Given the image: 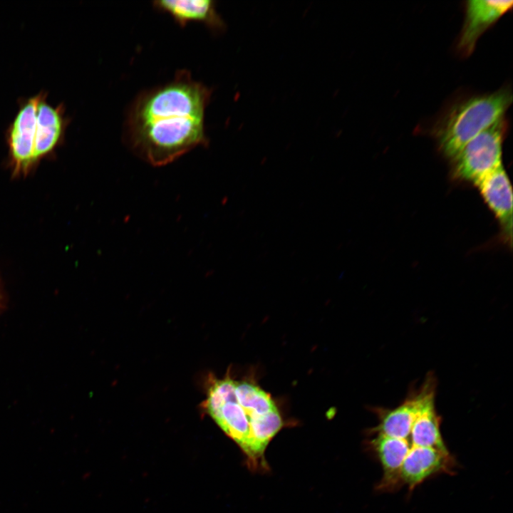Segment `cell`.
Returning <instances> with one entry per match:
<instances>
[{
    "label": "cell",
    "instance_id": "cell-1",
    "mask_svg": "<svg viewBox=\"0 0 513 513\" xmlns=\"http://www.w3.org/2000/svg\"><path fill=\"white\" fill-rule=\"evenodd\" d=\"M211 94L185 70L170 81L142 92L126 115L127 146L153 166L167 165L197 147L207 146L205 111Z\"/></svg>",
    "mask_w": 513,
    "mask_h": 513
},
{
    "label": "cell",
    "instance_id": "cell-2",
    "mask_svg": "<svg viewBox=\"0 0 513 513\" xmlns=\"http://www.w3.org/2000/svg\"><path fill=\"white\" fill-rule=\"evenodd\" d=\"M204 410L222 431L257 463L284 421L270 393L251 379L236 380L227 373L209 375Z\"/></svg>",
    "mask_w": 513,
    "mask_h": 513
},
{
    "label": "cell",
    "instance_id": "cell-3",
    "mask_svg": "<svg viewBox=\"0 0 513 513\" xmlns=\"http://www.w3.org/2000/svg\"><path fill=\"white\" fill-rule=\"evenodd\" d=\"M48 92L41 90L21 98L18 110L6 130L10 162L16 175L26 174L51 155L64 140L71 119L63 103H48Z\"/></svg>",
    "mask_w": 513,
    "mask_h": 513
},
{
    "label": "cell",
    "instance_id": "cell-4",
    "mask_svg": "<svg viewBox=\"0 0 513 513\" xmlns=\"http://www.w3.org/2000/svg\"><path fill=\"white\" fill-rule=\"evenodd\" d=\"M512 102V93L501 89L453 106L435 130L440 150L452 159L471 140L503 118Z\"/></svg>",
    "mask_w": 513,
    "mask_h": 513
},
{
    "label": "cell",
    "instance_id": "cell-5",
    "mask_svg": "<svg viewBox=\"0 0 513 513\" xmlns=\"http://www.w3.org/2000/svg\"><path fill=\"white\" fill-rule=\"evenodd\" d=\"M503 118L471 140L453 158V174L458 179L478 180L502 166Z\"/></svg>",
    "mask_w": 513,
    "mask_h": 513
},
{
    "label": "cell",
    "instance_id": "cell-6",
    "mask_svg": "<svg viewBox=\"0 0 513 513\" xmlns=\"http://www.w3.org/2000/svg\"><path fill=\"white\" fill-rule=\"evenodd\" d=\"M435 381L428 379L419 392L406 398L396 408L377 409L379 423L372 429V433L408 440L418 414L435 404Z\"/></svg>",
    "mask_w": 513,
    "mask_h": 513
},
{
    "label": "cell",
    "instance_id": "cell-7",
    "mask_svg": "<svg viewBox=\"0 0 513 513\" xmlns=\"http://www.w3.org/2000/svg\"><path fill=\"white\" fill-rule=\"evenodd\" d=\"M448 450L430 447H413L400 471V486L413 490L425 480L438 473H450L455 466Z\"/></svg>",
    "mask_w": 513,
    "mask_h": 513
},
{
    "label": "cell",
    "instance_id": "cell-8",
    "mask_svg": "<svg viewBox=\"0 0 513 513\" xmlns=\"http://www.w3.org/2000/svg\"><path fill=\"white\" fill-rule=\"evenodd\" d=\"M512 1L471 0L466 3L465 19L457 48L463 56L472 53L480 36L512 6Z\"/></svg>",
    "mask_w": 513,
    "mask_h": 513
},
{
    "label": "cell",
    "instance_id": "cell-9",
    "mask_svg": "<svg viewBox=\"0 0 513 513\" xmlns=\"http://www.w3.org/2000/svg\"><path fill=\"white\" fill-rule=\"evenodd\" d=\"M475 185L498 219L505 239L511 244L513 222L512 189L503 166L484 176Z\"/></svg>",
    "mask_w": 513,
    "mask_h": 513
},
{
    "label": "cell",
    "instance_id": "cell-10",
    "mask_svg": "<svg viewBox=\"0 0 513 513\" xmlns=\"http://www.w3.org/2000/svg\"><path fill=\"white\" fill-rule=\"evenodd\" d=\"M158 11L170 16L180 26L196 22L205 25L212 31L222 32L226 25L212 0H162L153 2Z\"/></svg>",
    "mask_w": 513,
    "mask_h": 513
},
{
    "label": "cell",
    "instance_id": "cell-11",
    "mask_svg": "<svg viewBox=\"0 0 513 513\" xmlns=\"http://www.w3.org/2000/svg\"><path fill=\"white\" fill-rule=\"evenodd\" d=\"M370 444L383 470L378 489L382 492L395 490L400 487V471L411 445L405 439L372 433Z\"/></svg>",
    "mask_w": 513,
    "mask_h": 513
},
{
    "label": "cell",
    "instance_id": "cell-12",
    "mask_svg": "<svg viewBox=\"0 0 513 513\" xmlns=\"http://www.w3.org/2000/svg\"><path fill=\"white\" fill-rule=\"evenodd\" d=\"M440 423L435 404L422 410L416 417L408 439L411 447H430L448 450L441 435Z\"/></svg>",
    "mask_w": 513,
    "mask_h": 513
},
{
    "label": "cell",
    "instance_id": "cell-13",
    "mask_svg": "<svg viewBox=\"0 0 513 513\" xmlns=\"http://www.w3.org/2000/svg\"><path fill=\"white\" fill-rule=\"evenodd\" d=\"M1 296L0 295V307H1Z\"/></svg>",
    "mask_w": 513,
    "mask_h": 513
}]
</instances>
